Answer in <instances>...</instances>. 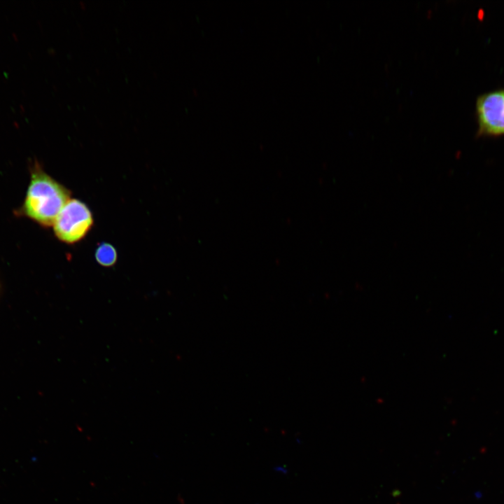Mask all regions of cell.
<instances>
[{"label": "cell", "mask_w": 504, "mask_h": 504, "mask_svg": "<svg viewBox=\"0 0 504 504\" xmlns=\"http://www.w3.org/2000/svg\"><path fill=\"white\" fill-rule=\"evenodd\" d=\"M71 195L69 189L36 163L31 172L21 213L40 225L52 226Z\"/></svg>", "instance_id": "6da1fadb"}, {"label": "cell", "mask_w": 504, "mask_h": 504, "mask_svg": "<svg viewBox=\"0 0 504 504\" xmlns=\"http://www.w3.org/2000/svg\"><path fill=\"white\" fill-rule=\"evenodd\" d=\"M94 225L92 213L81 200L71 198L57 216L53 225L56 237L67 244L83 240Z\"/></svg>", "instance_id": "7a4b0ae2"}, {"label": "cell", "mask_w": 504, "mask_h": 504, "mask_svg": "<svg viewBox=\"0 0 504 504\" xmlns=\"http://www.w3.org/2000/svg\"><path fill=\"white\" fill-rule=\"evenodd\" d=\"M479 131L483 134H504V90L480 96L477 101Z\"/></svg>", "instance_id": "3957f363"}, {"label": "cell", "mask_w": 504, "mask_h": 504, "mask_svg": "<svg viewBox=\"0 0 504 504\" xmlns=\"http://www.w3.org/2000/svg\"><path fill=\"white\" fill-rule=\"evenodd\" d=\"M95 259L103 267L113 266L118 259L117 251L112 244L102 242L96 248Z\"/></svg>", "instance_id": "277c9868"}]
</instances>
